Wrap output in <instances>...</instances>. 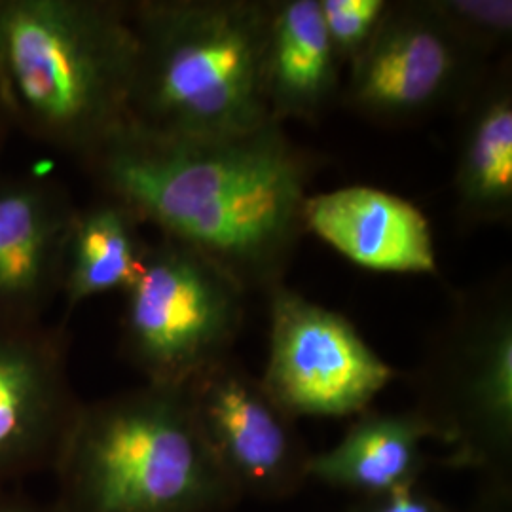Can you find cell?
<instances>
[{"label": "cell", "mask_w": 512, "mask_h": 512, "mask_svg": "<svg viewBox=\"0 0 512 512\" xmlns=\"http://www.w3.org/2000/svg\"><path fill=\"white\" fill-rule=\"evenodd\" d=\"M414 406L444 465L512 486V300L505 283L459 298L412 372Z\"/></svg>", "instance_id": "5"}, {"label": "cell", "mask_w": 512, "mask_h": 512, "mask_svg": "<svg viewBox=\"0 0 512 512\" xmlns=\"http://www.w3.org/2000/svg\"><path fill=\"white\" fill-rule=\"evenodd\" d=\"M330 46L340 65H351L376 35L387 0H319Z\"/></svg>", "instance_id": "18"}, {"label": "cell", "mask_w": 512, "mask_h": 512, "mask_svg": "<svg viewBox=\"0 0 512 512\" xmlns=\"http://www.w3.org/2000/svg\"><path fill=\"white\" fill-rule=\"evenodd\" d=\"M129 2L0 0V101L12 128L88 162L128 126Z\"/></svg>", "instance_id": "2"}, {"label": "cell", "mask_w": 512, "mask_h": 512, "mask_svg": "<svg viewBox=\"0 0 512 512\" xmlns=\"http://www.w3.org/2000/svg\"><path fill=\"white\" fill-rule=\"evenodd\" d=\"M184 389L203 439L243 501L279 503L304 490L313 456L308 442L234 355Z\"/></svg>", "instance_id": "9"}, {"label": "cell", "mask_w": 512, "mask_h": 512, "mask_svg": "<svg viewBox=\"0 0 512 512\" xmlns=\"http://www.w3.org/2000/svg\"><path fill=\"white\" fill-rule=\"evenodd\" d=\"M139 228L131 211L107 196L76 209L59 294L67 315L95 296L126 291L133 283L147 245Z\"/></svg>", "instance_id": "16"}, {"label": "cell", "mask_w": 512, "mask_h": 512, "mask_svg": "<svg viewBox=\"0 0 512 512\" xmlns=\"http://www.w3.org/2000/svg\"><path fill=\"white\" fill-rule=\"evenodd\" d=\"M454 194L461 219L471 224L509 222L512 215L511 69L486 76L463 109Z\"/></svg>", "instance_id": "15"}, {"label": "cell", "mask_w": 512, "mask_h": 512, "mask_svg": "<svg viewBox=\"0 0 512 512\" xmlns=\"http://www.w3.org/2000/svg\"><path fill=\"white\" fill-rule=\"evenodd\" d=\"M313 164L272 122L220 139H165L126 126L82 165L139 224L215 262L247 293H268L306 234Z\"/></svg>", "instance_id": "1"}, {"label": "cell", "mask_w": 512, "mask_h": 512, "mask_svg": "<svg viewBox=\"0 0 512 512\" xmlns=\"http://www.w3.org/2000/svg\"><path fill=\"white\" fill-rule=\"evenodd\" d=\"M306 232L349 262L387 274H435L437 249L420 207L382 188L353 184L310 194Z\"/></svg>", "instance_id": "12"}, {"label": "cell", "mask_w": 512, "mask_h": 512, "mask_svg": "<svg viewBox=\"0 0 512 512\" xmlns=\"http://www.w3.org/2000/svg\"><path fill=\"white\" fill-rule=\"evenodd\" d=\"M348 512H458L431 494L423 482L397 490L393 494L355 501Z\"/></svg>", "instance_id": "19"}, {"label": "cell", "mask_w": 512, "mask_h": 512, "mask_svg": "<svg viewBox=\"0 0 512 512\" xmlns=\"http://www.w3.org/2000/svg\"><path fill=\"white\" fill-rule=\"evenodd\" d=\"M458 512H512V486L480 484L475 499Z\"/></svg>", "instance_id": "20"}, {"label": "cell", "mask_w": 512, "mask_h": 512, "mask_svg": "<svg viewBox=\"0 0 512 512\" xmlns=\"http://www.w3.org/2000/svg\"><path fill=\"white\" fill-rule=\"evenodd\" d=\"M427 440H433V433L416 410L368 408L332 448L313 452L310 480L353 495L355 501L393 494L423 482L429 467Z\"/></svg>", "instance_id": "13"}, {"label": "cell", "mask_w": 512, "mask_h": 512, "mask_svg": "<svg viewBox=\"0 0 512 512\" xmlns=\"http://www.w3.org/2000/svg\"><path fill=\"white\" fill-rule=\"evenodd\" d=\"M52 469L55 512H230L243 501L184 385L143 384L80 404Z\"/></svg>", "instance_id": "4"}, {"label": "cell", "mask_w": 512, "mask_h": 512, "mask_svg": "<svg viewBox=\"0 0 512 512\" xmlns=\"http://www.w3.org/2000/svg\"><path fill=\"white\" fill-rule=\"evenodd\" d=\"M0 512H55L54 507L44 509L35 503L21 501L16 497H0Z\"/></svg>", "instance_id": "21"}, {"label": "cell", "mask_w": 512, "mask_h": 512, "mask_svg": "<svg viewBox=\"0 0 512 512\" xmlns=\"http://www.w3.org/2000/svg\"><path fill=\"white\" fill-rule=\"evenodd\" d=\"M340 61L319 0H272L264 90L274 122L319 120L340 93Z\"/></svg>", "instance_id": "14"}, {"label": "cell", "mask_w": 512, "mask_h": 512, "mask_svg": "<svg viewBox=\"0 0 512 512\" xmlns=\"http://www.w3.org/2000/svg\"><path fill=\"white\" fill-rule=\"evenodd\" d=\"M80 404L65 327L0 321V486L52 467Z\"/></svg>", "instance_id": "10"}, {"label": "cell", "mask_w": 512, "mask_h": 512, "mask_svg": "<svg viewBox=\"0 0 512 512\" xmlns=\"http://www.w3.org/2000/svg\"><path fill=\"white\" fill-rule=\"evenodd\" d=\"M76 209L54 179L0 171V321H44L61 294Z\"/></svg>", "instance_id": "11"}, {"label": "cell", "mask_w": 512, "mask_h": 512, "mask_svg": "<svg viewBox=\"0 0 512 512\" xmlns=\"http://www.w3.org/2000/svg\"><path fill=\"white\" fill-rule=\"evenodd\" d=\"M266 294L268 359L260 384L294 421L355 418L401 376L340 311L285 283Z\"/></svg>", "instance_id": "7"}, {"label": "cell", "mask_w": 512, "mask_h": 512, "mask_svg": "<svg viewBox=\"0 0 512 512\" xmlns=\"http://www.w3.org/2000/svg\"><path fill=\"white\" fill-rule=\"evenodd\" d=\"M270 19L272 0L129 2V128L220 139L272 124L264 90Z\"/></svg>", "instance_id": "3"}, {"label": "cell", "mask_w": 512, "mask_h": 512, "mask_svg": "<svg viewBox=\"0 0 512 512\" xmlns=\"http://www.w3.org/2000/svg\"><path fill=\"white\" fill-rule=\"evenodd\" d=\"M12 129L8 118H6V112L2 107V101H0V154H2V148L6 145V137H8V131Z\"/></svg>", "instance_id": "22"}, {"label": "cell", "mask_w": 512, "mask_h": 512, "mask_svg": "<svg viewBox=\"0 0 512 512\" xmlns=\"http://www.w3.org/2000/svg\"><path fill=\"white\" fill-rule=\"evenodd\" d=\"M427 4L465 46L482 57L511 42V0H427Z\"/></svg>", "instance_id": "17"}, {"label": "cell", "mask_w": 512, "mask_h": 512, "mask_svg": "<svg viewBox=\"0 0 512 512\" xmlns=\"http://www.w3.org/2000/svg\"><path fill=\"white\" fill-rule=\"evenodd\" d=\"M484 57L465 46L427 0L389 2L342 93L366 120L401 126L467 107L486 80Z\"/></svg>", "instance_id": "8"}, {"label": "cell", "mask_w": 512, "mask_h": 512, "mask_svg": "<svg viewBox=\"0 0 512 512\" xmlns=\"http://www.w3.org/2000/svg\"><path fill=\"white\" fill-rule=\"evenodd\" d=\"M122 353L145 384L183 387L234 355L247 291L215 262L158 238L124 291Z\"/></svg>", "instance_id": "6"}]
</instances>
